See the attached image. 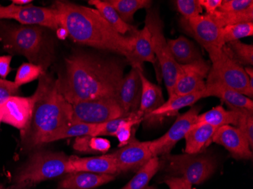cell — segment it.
<instances>
[{
	"mask_svg": "<svg viewBox=\"0 0 253 189\" xmlns=\"http://www.w3.org/2000/svg\"><path fill=\"white\" fill-rule=\"evenodd\" d=\"M126 60L78 51L65 58V73L57 79L70 104L96 99L119 100ZM119 102V101H118Z\"/></svg>",
	"mask_w": 253,
	"mask_h": 189,
	"instance_id": "6da1fadb",
	"label": "cell"
},
{
	"mask_svg": "<svg viewBox=\"0 0 253 189\" xmlns=\"http://www.w3.org/2000/svg\"><path fill=\"white\" fill-rule=\"evenodd\" d=\"M52 7L59 12L61 26L75 43L122 55L131 65L136 34L122 36L94 8L64 1H56Z\"/></svg>",
	"mask_w": 253,
	"mask_h": 189,
	"instance_id": "7a4b0ae2",
	"label": "cell"
},
{
	"mask_svg": "<svg viewBox=\"0 0 253 189\" xmlns=\"http://www.w3.org/2000/svg\"><path fill=\"white\" fill-rule=\"evenodd\" d=\"M32 116L21 133V149L30 151L50 143L54 136L72 124V105L64 97L57 79L43 75L39 79Z\"/></svg>",
	"mask_w": 253,
	"mask_h": 189,
	"instance_id": "3957f363",
	"label": "cell"
},
{
	"mask_svg": "<svg viewBox=\"0 0 253 189\" xmlns=\"http://www.w3.org/2000/svg\"><path fill=\"white\" fill-rule=\"evenodd\" d=\"M0 40L7 52L26 57L45 72L50 65L52 51L42 27L0 22Z\"/></svg>",
	"mask_w": 253,
	"mask_h": 189,
	"instance_id": "277c9868",
	"label": "cell"
},
{
	"mask_svg": "<svg viewBox=\"0 0 253 189\" xmlns=\"http://www.w3.org/2000/svg\"><path fill=\"white\" fill-rule=\"evenodd\" d=\"M68 160L63 152L35 151L18 170L13 185L6 189H26L67 174Z\"/></svg>",
	"mask_w": 253,
	"mask_h": 189,
	"instance_id": "5b68a950",
	"label": "cell"
},
{
	"mask_svg": "<svg viewBox=\"0 0 253 189\" xmlns=\"http://www.w3.org/2000/svg\"><path fill=\"white\" fill-rule=\"evenodd\" d=\"M159 166V170L169 176L184 179L192 185H200L214 174L217 163L212 155L204 152L180 154L169 153L161 156Z\"/></svg>",
	"mask_w": 253,
	"mask_h": 189,
	"instance_id": "8992f818",
	"label": "cell"
},
{
	"mask_svg": "<svg viewBox=\"0 0 253 189\" xmlns=\"http://www.w3.org/2000/svg\"><path fill=\"white\" fill-rule=\"evenodd\" d=\"M208 52L211 67L206 81H219L244 96L253 99V84L242 65L229 56L224 49L210 47Z\"/></svg>",
	"mask_w": 253,
	"mask_h": 189,
	"instance_id": "52a82bcc",
	"label": "cell"
},
{
	"mask_svg": "<svg viewBox=\"0 0 253 189\" xmlns=\"http://www.w3.org/2000/svg\"><path fill=\"white\" fill-rule=\"evenodd\" d=\"M145 26L151 34L153 52L160 66L162 76L164 79L169 98H170L174 94L179 65L170 54L167 39L165 37L164 24L161 19L158 9L149 8L146 10Z\"/></svg>",
	"mask_w": 253,
	"mask_h": 189,
	"instance_id": "ba28073f",
	"label": "cell"
},
{
	"mask_svg": "<svg viewBox=\"0 0 253 189\" xmlns=\"http://www.w3.org/2000/svg\"><path fill=\"white\" fill-rule=\"evenodd\" d=\"M15 20L23 25H38L42 28L57 31L61 28L59 12L54 7L17 5L11 3L3 6L0 5V21Z\"/></svg>",
	"mask_w": 253,
	"mask_h": 189,
	"instance_id": "9c48e42d",
	"label": "cell"
},
{
	"mask_svg": "<svg viewBox=\"0 0 253 189\" xmlns=\"http://www.w3.org/2000/svg\"><path fill=\"white\" fill-rule=\"evenodd\" d=\"M72 123L100 125L125 116L116 99H102L72 104Z\"/></svg>",
	"mask_w": 253,
	"mask_h": 189,
	"instance_id": "30bf717a",
	"label": "cell"
},
{
	"mask_svg": "<svg viewBox=\"0 0 253 189\" xmlns=\"http://www.w3.org/2000/svg\"><path fill=\"white\" fill-rule=\"evenodd\" d=\"M200 111V107L193 106L177 118L166 134L156 140L150 141V150L153 157H159L170 153L179 141L185 137L197 120Z\"/></svg>",
	"mask_w": 253,
	"mask_h": 189,
	"instance_id": "8fae6325",
	"label": "cell"
},
{
	"mask_svg": "<svg viewBox=\"0 0 253 189\" xmlns=\"http://www.w3.org/2000/svg\"><path fill=\"white\" fill-rule=\"evenodd\" d=\"M210 68V64L204 59L190 65H179L174 94L171 97L204 91Z\"/></svg>",
	"mask_w": 253,
	"mask_h": 189,
	"instance_id": "7c38bea8",
	"label": "cell"
},
{
	"mask_svg": "<svg viewBox=\"0 0 253 189\" xmlns=\"http://www.w3.org/2000/svg\"><path fill=\"white\" fill-rule=\"evenodd\" d=\"M36 99L34 93L30 97L13 96L0 103V120L23 133L31 121Z\"/></svg>",
	"mask_w": 253,
	"mask_h": 189,
	"instance_id": "4fadbf2b",
	"label": "cell"
},
{
	"mask_svg": "<svg viewBox=\"0 0 253 189\" xmlns=\"http://www.w3.org/2000/svg\"><path fill=\"white\" fill-rule=\"evenodd\" d=\"M109 154L115 161L119 173L138 170L154 157L150 150V141L140 142L135 139H132L128 144Z\"/></svg>",
	"mask_w": 253,
	"mask_h": 189,
	"instance_id": "5bb4252c",
	"label": "cell"
},
{
	"mask_svg": "<svg viewBox=\"0 0 253 189\" xmlns=\"http://www.w3.org/2000/svg\"><path fill=\"white\" fill-rule=\"evenodd\" d=\"M187 31H190L204 49L215 47L223 49L222 28L216 24L210 15H200L190 20H184Z\"/></svg>",
	"mask_w": 253,
	"mask_h": 189,
	"instance_id": "9a60e30c",
	"label": "cell"
},
{
	"mask_svg": "<svg viewBox=\"0 0 253 189\" xmlns=\"http://www.w3.org/2000/svg\"><path fill=\"white\" fill-rule=\"evenodd\" d=\"M211 143L224 146L237 160L253 158V151L248 141L235 126L226 125L218 128L213 135Z\"/></svg>",
	"mask_w": 253,
	"mask_h": 189,
	"instance_id": "2e32d148",
	"label": "cell"
},
{
	"mask_svg": "<svg viewBox=\"0 0 253 189\" xmlns=\"http://www.w3.org/2000/svg\"><path fill=\"white\" fill-rule=\"evenodd\" d=\"M140 68H131L124 76L119 94V103L125 116L138 112L140 109L142 94V82Z\"/></svg>",
	"mask_w": 253,
	"mask_h": 189,
	"instance_id": "e0dca14e",
	"label": "cell"
},
{
	"mask_svg": "<svg viewBox=\"0 0 253 189\" xmlns=\"http://www.w3.org/2000/svg\"><path fill=\"white\" fill-rule=\"evenodd\" d=\"M205 97L214 96L221 99L231 110L253 112V102L237 91L228 87L219 81H206Z\"/></svg>",
	"mask_w": 253,
	"mask_h": 189,
	"instance_id": "ac0fdd59",
	"label": "cell"
},
{
	"mask_svg": "<svg viewBox=\"0 0 253 189\" xmlns=\"http://www.w3.org/2000/svg\"><path fill=\"white\" fill-rule=\"evenodd\" d=\"M68 173L73 172H89L99 174H119L113 159L109 153L98 157H79L71 156L67 167Z\"/></svg>",
	"mask_w": 253,
	"mask_h": 189,
	"instance_id": "d6986e66",
	"label": "cell"
},
{
	"mask_svg": "<svg viewBox=\"0 0 253 189\" xmlns=\"http://www.w3.org/2000/svg\"><path fill=\"white\" fill-rule=\"evenodd\" d=\"M142 82V94L139 112L143 114V120L147 124H153V113L165 103L163 90L160 86L150 82L140 72Z\"/></svg>",
	"mask_w": 253,
	"mask_h": 189,
	"instance_id": "ffe728a7",
	"label": "cell"
},
{
	"mask_svg": "<svg viewBox=\"0 0 253 189\" xmlns=\"http://www.w3.org/2000/svg\"><path fill=\"white\" fill-rule=\"evenodd\" d=\"M116 176L89 172H73L67 173L58 188L59 189H94L113 181Z\"/></svg>",
	"mask_w": 253,
	"mask_h": 189,
	"instance_id": "44dd1931",
	"label": "cell"
},
{
	"mask_svg": "<svg viewBox=\"0 0 253 189\" xmlns=\"http://www.w3.org/2000/svg\"><path fill=\"white\" fill-rule=\"evenodd\" d=\"M156 55L153 52L152 44L151 34L146 26L140 31H137L135 35L132 50L131 68H140L143 71L144 62L156 65Z\"/></svg>",
	"mask_w": 253,
	"mask_h": 189,
	"instance_id": "7402d4cb",
	"label": "cell"
},
{
	"mask_svg": "<svg viewBox=\"0 0 253 189\" xmlns=\"http://www.w3.org/2000/svg\"><path fill=\"white\" fill-rule=\"evenodd\" d=\"M170 54L178 65H186L203 60V55L198 47L185 37L167 39Z\"/></svg>",
	"mask_w": 253,
	"mask_h": 189,
	"instance_id": "603a6c76",
	"label": "cell"
},
{
	"mask_svg": "<svg viewBox=\"0 0 253 189\" xmlns=\"http://www.w3.org/2000/svg\"><path fill=\"white\" fill-rule=\"evenodd\" d=\"M217 128L208 124L194 125L186 135L185 152L187 153H199L203 152L211 143L213 135Z\"/></svg>",
	"mask_w": 253,
	"mask_h": 189,
	"instance_id": "cb8c5ba5",
	"label": "cell"
},
{
	"mask_svg": "<svg viewBox=\"0 0 253 189\" xmlns=\"http://www.w3.org/2000/svg\"><path fill=\"white\" fill-rule=\"evenodd\" d=\"M204 91L186 96H173L169 98L158 110L153 113V124L163 120L165 116L176 115L180 109L194 105L200 99H204Z\"/></svg>",
	"mask_w": 253,
	"mask_h": 189,
	"instance_id": "d4e9b609",
	"label": "cell"
},
{
	"mask_svg": "<svg viewBox=\"0 0 253 189\" xmlns=\"http://www.w3.org/2000/svg\"><path fill=\"white\" fill-rule=\"evenodd\" d=\"M88 2L89 5H93L112 28L122 36H127L126 34H129V36H133L137 32V30L134 27L125 23L119 16L117 11L106 1L89 0Z\"/></svg>",
	"mask_w": 253,
	"mask_h": 189,
	"instance_id": "484cf974",
	"label": "cell"
},
{
	"mask_svg": "<svg viewBox=\"0 0 253 189\" xmlns=\"http://www.w3.org/2000/svg\"><path fill=\"white\" fill-rule=\"evenodd\" d=\"M239 116L240 110L227 111L222 106H217L206 113L199 114L194 125H211L217 129L226 125L236 126Z\"/></svg>",
	"mask_w": 253,
	"mask_h": 189,
	"instance_id": "4316f807",
	"label": "cell"
},
{
	"mask_svg": "<svg viewBox=\"0 0 253 189\" xmlns=\"http://www.w3.org/2000/svg\"><path fill=\"white\" fill-rule=\"evenodd\" d=\"M106 2L117 11L119 16L126 24L131 25L133 17L138 10L151 8L150 0H107Z\"/></svg>",
	"mask_w": 253,
	"mask_h": 189,
	"instance_id": "83f0119b",
	"label": "cell"
},
{
	"mask_svg": "<svg viewBox=\"0 0 253 189\" xmlns=\"http://www.w3.org/2000/svg\"><path fill=\"white\" fill-rule=\"evenodd\" d=\"M159 157H153L140 167L132 180L121 189H146L149 181L159 171Z\"/></svg>",
	"mask_w": 253,
	"mask_h": 189,
	"instance_id": "f1b7e54d",
	"label": "cell"
},
{
	"mask_svg": "<svg viewBox=\"0 0 253 189\" xmlns=\"http://www.w3.org/2000/svg\"><path fill=\"white\" fill-rule=\"evenodd\" d=\"M111 148L108 139L99 136H85L75 139L73 149L78 152L86 153H106Z\"/></svg>",
	"mask_w": 253,
	"mask_h": 189,
	"instance_id": "f546056e",
	"label": "cell"
},
{
	"mask_svg": "<svg viewBox=\"0 0 253 189\" xmlns=\"http://www.w3.org/2000/svg\"><path fill=\"white\" fill-rule=\"evenodd\" d=\"M143 121V114L139 111L135 113H130L128 116H122L120 123L118 126L115 136L119 140V147L128 144L134 138L132 136L133 129L136 125L140 124Z\"/></svg>",
	"mask_w": 253,
	"mask_h": 189,
	"instance_id": "4dcf8cb0",
	"label": "cell"
},
{
	"mask_svg": "<svg viewBox=\"0 0 253 189\" xmlns=\"http://www.w3.org/2000/svg\"><path fill=\"white\" fill-rule=\"evenodd\" d=\"M223 49L229 56L240 65L253 66V45L244 43L240 40L232 41L226 43Z\"/></svg>",
	"mask_w": 253,
	"mask_h": 189,
	"instance_id": "1f68e13d",
	"label": "cell"
},
{
	"mask_svg": "<svg viewBox=\"0 0 253 189\" xmlns=\"http://www.w3.org/2000/svg\"><path fill=\"white\" fill-rule=\"evenodd\" d=\"M210 15L220 28H223L228 25L253 22V8H249L244 11L221 12L217 11L212 15Z\"/></svg>",
	"mask_w": 253,
	"mask_h": 189,
	"instance_id": "d6a6232c",
	"label": "cell"
},
{
	"mask_svg": "<svg viewBox=\"0 0 253 189\" xmlns=\"http://www.w3.org/2000/svg\"><path fill=\"white\" fill-rule=\"evenodd\" d=\"M99 125H89L86 123H72L70 126L63 129L62 132L54 136L51 140L52 142L68 139V138H78L85 136H97Z\"/></svg>",
	"mask_w": 253,
	"mask_h": 189,
	"instance_id": "836d02e7",
	"label": "cell"
},
{
	"mask_svg": "<svg viewBox=\"0 0 253 189\" xmlns=\"http://www.w3.org/2000/svg\"><path fill=\"white\" fill-rule=\"evenodd\" d=\"M45 75V71L40 65L32 63H24L18 68L14 82L18 86L27 84Z\"/></svg>",
	"mask_w": 253,
	"mask_h": 189,
	"instance_id": "e575fe53",
	"label": "cell"
},
{
	"mask_svg": "<svg viewBox=\"0 0 253 189\" xmlns=\"http://www.w3.org/2000/svg\"><path fill=\"white\" fill-rule=\"evenodd\" d=\"M253 22L242 23L237 25H228L222 28V36L224 42L227 43L232 41L253 36Z\"/></svg>",
	"mask_w": 253,
	"mask_h": 189,
	"instance_id": "d590c367",
	"label": "cell"
},
{
	"mask_svg": "<svg viewBox=\"0 0 253 189\" xmlns=\"http://www.w3.org/2000/svg\"><path fill=\"white\" fill-rule=\"evenodd\" d=\"M174 2L184 20L191 19L203 13V8L200 5V0H176Z\"/></svg>",
	"mask_w": 253,
	"mask_h": 189,
	"instance_id": "8d00e7d4",
	"label": "cell"
},
{
	"mask_svg": "<svg viewBox=\"0 0 253 189\" xmlns=\"http://www.w3.org/2000/svg\"><path fill=\"white\" fill-rule=\"evenodd\" d=\"M245 136L250 148H253V112L240 110V116L235 126Z\"/></svg>",
	"mask_w": 253,
	"mask_h": 189,
	"instance_id": "74e56055",
	"label": "cell"
},
{
	"mask_svg": "<svg viewBox=\"0 0 253 189\" xmlns=\"http://www.w3.org/2000/svg\"><path fill=\"white\" fill-rule=\"evenodd\" d=\"M251 8H253V0H223L217 11L221 12L244 11Z\"/></svg>",
	"mask_w": 253,
	"mask_h": 189,
	"instance_id": "f35d334b",
	"label": "cell"
},
{
	"mask_svg": "<svg viewBox=\"0 0 253 189\" xmlns=\"http://www.w3.org/2000/svg\"><path fill=\"white\" fill-rule=\"evenodd\" d=\"M20 86L13 81L0 78V103L9 98L19 96Z\"/></svg>",
	"mask_w": 253,
	"mask_h": 189,
	"instance_id": "ab89813d",
	"label": "cell"
},
{
	"mask_svg": "<svg viewBox=\"0 0 253 189\" xmlns=\"http://www.w3.org/2000/svg\"><path fill=\"white\" fill-rule=\"evenodd\" d=\"M163 183H166L170 189H192L191 183L177 176H165Z\"/></svg>",
	"mask_w": 253,
	"mask_h": 189,
	"instance_id": "60d3db41",
	"label": "cell"
},
{
	"mask_svg": "<svg viewBox=\"0 0 253 189\" xmlns=\"http://www.w3.org/2000/svg\"><path fill=\"white\" fill-rule=\"evenodd\" d=\"M223 0H200L202 8H205L207 15H212L221 6Z\"/></svg>",
	"mask_w": 253,
	"mask_h": 189,
	"instance_id": "b9f144b4",
	"label": "cell"
},
{
	"mask_svg": "<svg viewBox=\"0 0 253 189\" xmlns=\"http://www.w3.org/2000/svg\"><path fill=\"white\" fill-rule=\"evenodd\" d=\"M11 55H0V78L6 77L11 72Z\"/></svg>",
	"mask_w": 253,
	"mask_h": 189,
	"instance_id": "7bdbcfd3",
	"label": "cell"
},
{
	"mask_svg": "<svg viewBox=\"0 0 253 189\" xmlns=\"http://www.w3.org/2000/svg\"><path fill=\"white\" fill-rule=\"evenodd\" d=\"M56 31L57 36H58L59 39H64L68 37V33H67L66 30L63 27H61Z\"/></svg>",
	"mask_w": 253,
	"mask_h": 189,
	"instance_id": "ee69618b",
	"label": "cell"
},
{
	"mask_svg": "<svg viewBox=\"0 0 253 189\" xmlns=\"http://www.w3.org/2000/svg\"><path fill=\"white\" fill-rule=\"evenodd\" d=\"M32 2V0H12L11 1V3L17 5H28Z\"/></svg>",
	"mask_w": 253,
	"mask_h": 189,
	"instance_id": "f6af8a7d",
	"label": "cell"
},
{
	"mask_svg": "<svg viewBox=\"0 0 253 189\" xmlns=\"http://www.w3.org/2000/svg\"><path fill=\"white\" fill-rule=\"evenodd\" d=\"M146 189H157L156 188L153 187V186H148Z\"/></svg>",
	"mask_w": 253,
	"mask_h": 189,
	"instance_id": "bcb514c9",
	"label": "cell"
},
{
	"mask_svg": "<svg viewBox=\"0 0 253 189\" xmlns=\"http://www.w3.org/2000/svg\"><path fill=\"white\" fill-rule=\"evenodd\" d=\"M0 189H5V188L4 187L3 185L1 184V183H0Z\"/></svg>",
	"mask_w": 253,
	"mask_h": 189,
	"instance_id": "7dc6e473",
	"label": "cell"
},
{
	"mask_svg": "<svg viewBox=\"0 0 253 189\" xmlns=\"http://www.w3.org/2000/svg\"><path fill=\"white\" fill-rule=\"evenodd\" d=\"M1 123H2V122H1V120H0V125H1Z\"/></svg>",
	"mask_w": 253,
	"mask_h": 189,
	"instance_id": "c3c4849f",
	"label": "cell"
}]
</instances>
